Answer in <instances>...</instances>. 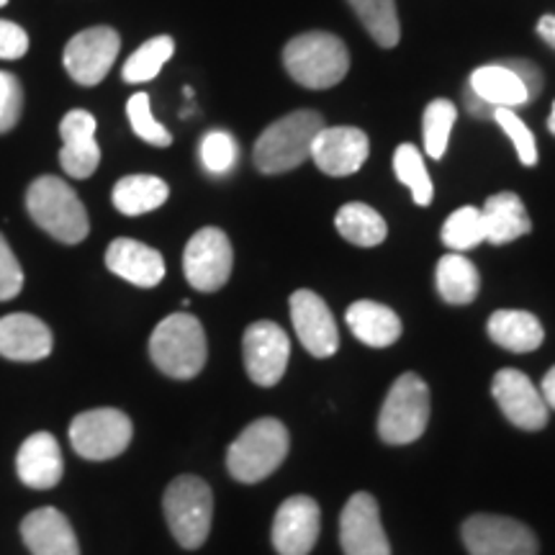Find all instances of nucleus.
I'll use <instances>...</instances> for the list:
<instances>
[{
  "label": "nucleus",
  "mask_w": 555,
  "mask_h": 555,
  "mask_svg": "<svg viewBox=\"0 0 555 555\" xmlns=\"http://www.w3.org/2000/svg\"><path fill=\"white\" fill-rule=\"evenodd\" d=\"M237 139L227 131H208L201 142V163L214 176H224L237 165Z\"/></svg>",
  "instance_id": "36"
},
{
  "label": "nucleus",
  "mask_w": 555,
  "mask_h": 555,
  "mask_svg": "<svg viewBox=\"0 0 555 555\" xmlns=\"http://www.w3.org/2000/svg\"><path fill=\"white\" fill-rule=\"evenodd\" d=\"M234 266L232 242L221 229L204 227L189 240L183 253V273L185 281L196 291L214 294L227 286Z\"/></svg>",
  "instance_id": "9"
},
{
  "label": "nucleus",
  "mask_w": 555,
  "mask_h": 555,
  "mask_svg": "<svg viewBox=\"0 0 555 555\" xmlns=\"http://www.w3.org/2000/svg\"><path fill=\"white\" fill-rule=\"evenodd\" d=\"M347 327L367 347H388L401 337V319L376 301H356L345 314Z\"/></svg>",
  "instance_id": "24"
},
{
  "label": "nucleus",
  "mask_w": 555,
  "mask_h": 555,
  "mask_svg": "<svg viewBox=\"0 0 555 555\" xmlns=\"http://www.w3.org/2000/svg\"><path fill=\"white\" fill-rule=\"evenodd\" d=\"M491 393H494L496 404L502 406L506 420L515 427L527 429V433H538V429L547 425V412L551 409H547L543 393L517 367L499 371L494 384H491Z\"/></svg>",
  "instance_id": "14"
},
{
  "label": "nucleus",
  "mask_w": 555,
  "mask_h": 555,
  "mask_svg": "<svg viewBox=\"0 0 555 555\" xmlns=\"http://www.w3.org/2000/svg\"><path fill=\"white\" fill-rule=\"evenodd\" d=\"M540 393H543L547 409H553V412H555V365L545 373L543 386H540Z\"/></svg>",
  "instance_id": "43"
},
{
  "label": "nucleus",
  "mask_w": 555,
  "mask_h": 555,
  "mask_svg": "<svg viewBox=\"0 0 555 555\" xmlns=\"http://www.w3.org/2000/svg\"><path fill=\"white\" fill-rule=\"evenodd\" d=\"M347 3L352 5L360 24L365 26V31L371 34V39L378 47L391 50V47L399 44L401 24L397 13V0H347Z\"/></svg>",
  "instance_id": "30"
},
{
  "label": "nucleus",
  "mask_w": 555,
  "mask_h": 555,
  "mask_svg": "<svg viewBox=\"0 0 555 555\" xmlns=\"http://www.w3.org/2000/svg\"><path fill=\"white\" fill-rule=\"evenodd\" d=\"M127 116L131 121V129L139 139L152 144V147H170L172 134L152 116L150 95L147 93H134L127 103Z\"/></svg>",
  "instance_id": "35"
},
{
  "label": "nucleus",
  "mask_w": 555,
  "mask_h": 555,
  "mask_svg": "<svg viewBox=\"0 0 555 555\" xmlns=\"http://www.w3.org/2000/svg\"><path fill=\"white\" fill-rule=\"evenodd\" d=\"M131 433V420L119 409H90L73 420L69 442L88 461H111L129 448Z\"/></svg>",
  "instance_id": "8"
},
{
  "label": "nucleus",
  "mask_w": 555,
  "mask_h": 555,
  "mask_svg": "<svg viewBox=\"0 0 555 555\" xmlns=\"http://www.w3.org/2000/svg\"><path fill=\"white\" fill-rule=\"evenodd\" d=\"M176 52V41L172 37H155L147 44H142L131 57L124 62L121 78L127 82H147L155 80L165 62Z\"/></svg>",
  "instance_id": "31"
},
{
  "label": "nucleus",
  "mask_w": 555,
  "mask_h": 555,
  "mask_svg": "<svg viewBox=\"0 0 555 555\" xmlns=\"http://www.w3.org/2000/svg\"><path fill=\"white\" fill-rule=\"evenodd\" d=\"M119 31L111 29V26H93V29L75 34V37L67 41L62 62H65L69 78L80 82V86L93 88L99 86V82L108 75V69L114 67L116 57H119Z\"/></svg>",
  "instance_id": "10"
},
{
  "label": "nucleus",
  "mask_w": 555,
  "mask_h": 555,
  "mask_svg": "<svg viewBox=\"0 0 555 555\" xmlns=\"http://www.w3.org/2000/svg\"><path fill=\"white\" fill-rule=\"evenodd\" d=\"M457 119V108L453 101L448 99H435L429 101V106L425 108V152L433 159H442L450 142V131L455 127Z\"/></svg>",
  "instance_id": "34"
},
{
  "label": "nucleus",
  "mask_w": 555,
  "mask_h": 555,
  "mask_svg": "<svg viewBox=\"0 0 555 555\" xmlns=\"http://www.w3.org/2000/svg\"><path fill=\"white\" fill-rule=\"evenodd\" d=\"M283 65L298 86L327 90L345 80L350 69V52L345 41L327 31L298 34L283 50Z\"/></svg>",
  "instance_id": "2"
},
{
  "label": "nucleus",
  "mask_w": 555,
  "mask_h": 555,
  "mask_svg": "<svg viewBox=\"0 0 555 555\" xmlns=\"http://www.w3.org/2000/svg\"><path fill=\"white\" fill-rule=\"evenodd\" d=\"M24 111V88L13 73L0 69V134L11 131Z\"/></svg>",
  "instance_id": "38"
},
{
  "label": "nucleus",
  "mask_w": 555,
  "mask_h": 555,
  "mask_svg": "<svg viewBox=\"0 0 555 555\" xmlns=\"http://www.w3.org/2000/svg\"><path fill=\"white\" fill-rule=\"evenodd\" d=\"M322 129L324 119L317 111L304 108L286 114L270 124L255 142V168L266 176H281V172L301 168L311 159V144Z\"/></svg>",
  "instance_id": "1"
},
{
  "label": "nucleus",
  "mask_w": 555,
  "mask_h": 555,
  "mask_svg": "<svg viewBox=\"0 0 555 555\" xmlns=\"http://www.w3.org/2000/svg\"><path fill=\"white\" fill-rule=\"evenodd\" d=\"M170 189L157 176H127L114 185V206L124 217H142L168 201Z\"/></svg>",
  "instance_id": "28"
},
{
  "label": "nucleus",
  "mask_w": 555,
  "mask_h": 555,
  "mask_svg": "<svg viewBox=\"0 0 555 555\" xmlns=\"http://www.w3.org/2000/svg\"><path fill=\"white\" fill-rule=\"evenodd\" d=\"M291 322L301 345L307 347L314 358H330L335 356L339 347V332L335 324V317L324 298L314 294V291H296L291 296Z\"/></svg>",
  "instance_id": "16"
},
{
  "label": "nucleus",
  "mask_w": 555,
  "mask_h": 555,
  "mask_svg": "<svg viewBox=\"0 0 555 555\" xmlns=\"http://www.w3.org/2000/svg\"><path fill=\"white\" fill-rule=\"evenodd\" d=\"M538 34L547 47H553V50H555V16L540 18L538 21Z\"/></svg>",
  "instance_id": "44"
},
{
  "label": "nucleus",
  "mask_w": 555,
  "mask_h": 555,
  "mask_svg": "<svg viewBox=\"0 0 555 555\" xmlns=\"http://www.w3.org/2000/svg\"><path fill=\"white\" fill-rule=\"evenodd\" d=\"M429 422V388L416 373H404L391 386L378 416V435L388 446H409L425 435Z\"/></svg>",
  "instance_id": "7"
},
{
  "label": "nucleus",
  "mask_w": 555,
  "mask_h": 555,
  "mask_svg": "<svg viewBox=\"0 0 555 555\" xmlns=\"http://www.w3.org/2000/svg\"><path fill=\"white\" fill-rule=\"evenodd\" d=\"M481 217H483L486 242H491V245H506V242H515L519 237H525V234H530L532 229V221L527 217L522 198L509 191L486 198Z\"/></svg>",
  "instance_id": "23"
},
{
  "label": "nucleus",
  "mask_w": 555,
  "mask_h": 555,
  "mask_svg": "<svg viewBox=\"0 0 555 555\" xmlns=\"http://www.w3.org/2000/svg\"><path fill=\"white\" fill-rule=\"evenodd\" d=\"M437 294L442 296V301L453 304V307H466L478 296L481 288V275L474 262L463 258L461 253H450L437 262Z\"/></svg>",
  "instance_id": "27"
},
{
  "label": "nucleus",
  "mask_w": 555,
  "mask_h": 555,
  "mask_svg": "<svg viewBox=\"0 0 555 555\" xmlns=\"http://www.w3.org/2000/svg\"><path fill=\"white\" fill-rule=\"evenodd\" d=\"M468 90L494 108H517L530 103L525 82L519 80L517 75L504 65V62L474 69Z\"/></svg>",
  "instance_id": "25"
},
{
  "label": "nucleus",
  "mask_w": 555,
  "mask_h": 555,
  "mask_svg": "<svg viewBox=\"0 0 555 555\" xmlns=\"http://www.w3.org/2000/svg\"><path fill=\"white\" fill-rule=\"evenodd\" d=\"M26 211L34 224L44 229L50 237L62 245H78L88 237L90 221L73 185L62 183L60 178L44 176L37 178L26 191Z\"/></svg>",
  "instance_id": "3"
},
{
  "label": "nucleus",
  "mask_w": 555,
  "mask_h": 555,
  "mask_svg": "<svg viewBox=\"0 0 555 555\" xmlns=\"http://www.w3.org/2000/svg\"><path fill=\"white\" fill-rule=\"evenodd\" d=\"M106 266L111 273L139 288H155L165 278L163 255L155 247L127 237L111 242L106 249Z\"/></svg>",
  "instance_id": "21"
},
{
  "label": "nucleus",
  "mask_w": 555,
  "mask_h": 555,
  "mask_svg": "<svg viewBox=\"0 0 555 555\" xmlns=\"http://www.w3.org/2000/svg\"><path fill=\"white\" fill-rule=\"evenodd\" d=\"M60 165L69 178L86 180L99 170L101 147L95 142V119L88 111L75 108L60 121Z\"/></svg>",
  "instance_id": "18"
},
{
  "label": "nucleus",
  "mask_w": 555,
  "mask_h": 555,
  "mask_svg": "<svg viewBox=\"0 0 555 555\" xmlns=\"http://www.w3.org/2000/svg\"><path fill=\"white\" fill-rule=\"evenodd\" d=\"M466 108L470 116H478V119H491L494 116V106H489V103L478 99L476 93H470V90H466Z\"/></svg>",
  "instance_id": "42"
},
{
  "label": "nucleus",
  "mask_w": 555,
  "mask_h": 555,
  "mask_svg": "<svg viewBox=\"0 0 555 555\" xmlns=\"http://www.w3.org/2000/svg\"><path fill=\"white\" fill-rule=\"evenodd\" d=\"M489 337L499 347L509 352H532L543 345L545 330L540 319L530 311L519 309H502L494 311L489 319Z\"/></svg>",
  "instance_id": "26"
},
{
  "label": "nucleus",
  "mask_w": 555,
  "mask_h": 555,
  "mask_svg": "<svg viewBox=\"0 0 555 555\" xmlns=\"http://www.w3.org/2000/svg\"><path fill=\"white\" fill-rule=\"evenodd\" d=\"M335 227L347 242H352L358 247H376L388 234L386 219L380 217L376 208L360 204V201H352V204H345L339 208Z\"/></svg>",
  "instance_id": "29"
},
{
  "label": "nucleus",
  "mask_w": 555,
  "mask_h": 555,
  "mask_svg": "<svg viewBox=\"0 0 555 555\" xmlns=\"http://www.w3.org/2000/svg\"><path fill=\"white\" fill-rule=\"evenodd\" d=\"M547 129H551V134L555 137V101H553V111H551V119H547Z\"/></svg>",
  "instance_id": "45"
},
{
  "label": "nucleus",
  "mask_w": 555,
  "mask_h": 555,
  "mask_svg": "<svg viewBox=\"0 0 555 555\" xmlns=\"http://www.w3.org/2000/svg\"><path fill=\"white\" fill-rule=\"evenodd\" d=\"M21 538L31 555H80L73 525L54 506H41L21 522Z\"/></svg>",
  "instance_id": "20"
},
{
  "label": "nucleus",
  "mask_w": 555,
  "mask_h": 555,
  "mask_svg": "<svg viewBox=\"0 0 555 555\" xmlns=\"http://www.w3.org/2000/svg\"><path fill=\"white\" fill-rule=\"evenodd\" d=\"M461 532L470 555H538L535 532L512 517L474 515Z\"/></svg>",
  "instance_id": "11"
},
{
  "label": "nucleus",
  "mask_w": 555,
  "mask_h": 555,
  "mask_svg": "<svg viewBox=\"0 0 555 555\" xmlns=\"http://www.w3.org/2000/svg\"><path fill=\"white\" fill-rule=\"evenodd\" d=\"M5 3H9V0H0V9H3V5H5Z\"/></svg>",
  "instance_id": "46"
},
{
  "label": "nucleus",
  "mask_w": 555,
  "mask_h": 555,
  "mask_svg": "<svg viewBox=\"0 0 555 555\" xmlns=\"http://www.w3.org/2000/svg\"><path fill=\"white\" fill-rule=\"evenodd\" d=\"M206 332L193 314L178 311L165 317L150 337V358L165 376L189 380L206 365Z\"/></svg>",
  "instance_id": "4"
},
{
  "label": "nucleus",
  "mask_w": 555,
  "mask_h": 555,
  "mask_svg": "<svg viewBox=\"0 0 555 555\" xmlns=\"http://www.w3.org/2000/svg\"><path fill=\"white\" fill-rule=\"evenodd\" d=\"M319 504L311 496H291L278 506L273 545L281 555H309L319 540Z\"/></svg>",
  "instance_id": "17"
},
{
  "label": "nucleus",
  "mask_w": 555,
  "mask_h": 555,
  "mask_svg": "<svg viewBox=\"0 0 555 555\" xmlns=\"http://www.w3.org/2000/svg\"><path fill=\"white\" fill-rule=\"evenodd\" d=\"M16 470L21 481L29 489H54L62 481V470H65L57 437L52 433H34L31 437H26L24 446L18 448Z\"/></svg>",
  "instance_id": "19"
},
{
  "label": "nucleus",
  "mask_w": 555,
  "mask_h": 555,
  "mask_svg": "<svg viewBox=\"0 0 555 555\" xmlns=\"http://www.w3.org/2000/svg\"><path fill=\"white\" fill-rule=\"evenodd\" d=\"M442 242H446L453 253H466V249L486 242L481 208L463 206L450 214L446 224H442Z\"/></svg>",
  "instance_id": "33"
},
{
  "label": "nucleus",
  "mask_w": 555,
  "mask_h": 555,
  "mask_svg": "<svg viewBox=\"0 0 555 555\" xmlns=\"http://www.w3.org/2000/svg\"><path fill=\"white\" fill-rule=\"evenodd\" d=\"M371 155V142L363 129L324 127L311 144V159L332 178L356 176Z\"/></svg>",
  "instance_id": "15"
},
{
  "label": "nucleus",
  "mask_w": 555,
  "mask_h": 555,
  "mask_svg": "<svg viewBox=\"0 0 555 555\" xmlns=\"http://www.w3.org/2000/svg\"><path fill=\"white\" fill-rule=\"evenodd\" d=\"M491 119H494L499 127L504 129V134L512 139L519 163L527 165V168H532V165L538 163V144H535V137H532V131L527 129V124L519 119L512 108H496Z\"/></svg>",
  "instance_id": "37"
},
{
  "label": "nucleus",
  "mask_w": 555,
  "mask_h": 555,
  "mask_svg": "<svg viewBox=\"0 0 555 555\" xmlns=\"http://www.w3.org/2000/svg\"><path fill=\"white\" fill-rule=\"evenodd\" d=\"M170 532L185 551H196L211 532L214 494L198 476H180L168 486L163 499Z\"/></svg>",
  "instance_id": "6"
},
{
  "label": "nucleus",
  "mask_w": 555,
  "mask_h": 555,
  "mask_svg": "<svg viewBox=\"0 0 555 555\" xmlns=\"http://www.w3.org/2000/svg\"><path fill=\"white\" fill-rule=\"evenodd\" d=\"M339 543L345 555H391L376 496L367 491L350 496L339 517Z\"/></svg>",
  "instance_id": "13"
},
{
  "label": "nucleus",
  "mask_w": 555,
  "mask_h": 555,
  "mask_svg": "<svg viewBox=\"0 0 555 555\" xmlns=\"http://www.w3.org/2000/svg\"><path fill=\"white\" fill-rule=\"evenodd\" d=\"M247 376L262 388L275 386L283 378L291 358V339L275 322L249 324L242 339Z\"/></svg>",
  "instance_id": "12"
},
{
  "label": "nucleus",
  "mask_w": 555,
  "mask_h": 555,
  "mask_svg": "<svg viewBox=\"0 0 555 555\" xmlns=\"http://www.w3.org/2000/svg\"><path fill=\"white\" fill-rule=\"evenodd\" d=\"M288 446V429L283 422L273 416L253 422L227 450L229 474L240 483H258L286 461Z\"/></svg>",
  "instance_id": "5"
},
{
  "label": "nucleus",
  "mask_w": 555,
  "mask_h": 555,
  "mask_svg": "<svg viewBox=\"0 0 555 555\" xmlns=\"http://www.w3.org/2000/svg\"><path fill=\"white\" fill-rule=\"evenodd\" d=\"M24 288V270L9 242L0 234V301H11Z\"/></svg>",
  "instance_id": "39"
},
{
  "label": "nucleus",
  "mask_w": 555,
  "mask_h": 555,
  "mask_svg": "<svg viewBox=\"0 0 555 555\" xmlns=\"http://www.w3.org/2000/svg\"><path fill=\"white\" fill-rule=\"evenodd\" d=\"M29 50V34L13 21L0 18V60H21Z\"/></svg>",
  "instance_id": "40"
},
{
  "label": "nucleus",
  "mask_w": 555,
  "mask_h": 555,
  "mask_svg": "<svg viewBox=\"0 0 555 555\" xmlns=\"http://www.w3.org/2000/svg\"><path fill=\"white\" fill-rule=\"evenodd\" d=\"M52 330L34 314L0 319V356L18 363H37L52 352Z\"/></svg>",
  "instance_id": "22"
},
{
  "label": "nucleus",
  "mask_w": 555,
  "mask_h": 555,
  "mask_svg": "<svg viewBox=\"0 0 555 555\" xmlns=\"http://www.w3.org/2000/svg\"><path fill=\"white\" fill-rule=\"evenodd\" d=\"M504 65L509 67L519 80L525 82L530 101H535L538 95L543 93V73H540L538 65H532L530 60H506Z\"/></svg>",
  "instance_id": "41"
},
{
  "label": "nucleus",
  "mask_w": 555,
  "mask_h": 555,
  "mask_svg": "<svg viewBox=\"0 0 555 555\" xmlns=\"http://www.w3.org/2000/svg\"><path fill=\"white\" fill-rule=\"evenodd\" d=\"M393 170L401 183L412 191V198L416 206H429L433 201V180H429L427 165L422 159V152L414 147V144H401V147L393 152Z\"/></svg>",
  "instance_id": "32"
}]
</instances>
